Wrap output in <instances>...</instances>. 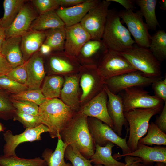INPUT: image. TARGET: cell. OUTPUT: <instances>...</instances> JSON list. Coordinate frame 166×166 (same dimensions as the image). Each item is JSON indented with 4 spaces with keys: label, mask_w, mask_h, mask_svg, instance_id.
Here are the masks:
<instances>
[{
    "label": "cell",
    "mask_w": 166,
    "mask_h": 166,
    "mask_svg": "<svg viewBox=\"0 0 166 166\" xmlns=\"http://www.w3.org/2000/svg\"><path fill=\"white\" fill-rule=\"evenodd\" d=\"M88 117L76 112L60 133V137L68 145L74 147L85 157L90 159L94 154L95 144L90 133Z\"/></svg>",
    "instance_id": "6da1fadb"
},
{
    "label": "cell",
    "mask_w": 166,
    "mask_h": 166,
    "mask_svg": "<svg viewBox=\"0 0 166 166\" xmlns=\"http://www.w3.org/2000/svg\"><path fill=\"white\" fill-rule=\"evenodd\" d=\"M76 112L58 98L48 99L39 105L38 115L49 129L50 137L59 138L60 133Z\"/></svg>",
    "instance_id": "7a4b0ae2"
},
{
    "label": "cell",
    "mask_w": 166,
    "mask_h": 166,
    "mask_svg": "<svg viewBox=\"0 0 166 166\" xmlns=\"http://www.w3.org/2000/svg\"><path fill=\"white\" fill-rule=\"evenodd\" d=\"M120 19L116 9L109 10L101 39L109 50L119 53L131 48L135 44Z\"/></svg>",
    "instance_id": "3957f363"
},
{
    "label": "cell",
    "mask_w": 166,
    "mask_h": 166,
    "mask_svg": "<svg viewBox=\"0 0 166 166\" xmlns=\"http://www.w3.org/2000/svg\"><path fill=\"white\" fill-rule=\"evenodd\" d=\"M163 107L135 109L124 112L129 126V136L127 143L132 152L136 149L139 140L147 132L151 118L160 112Z\"/></svg>",
    "instance_id": "277c9868"
},
{
    "label": "cell",
    "mask_w": 166,
    "mask_h": 166,
    "mask_svg": "<svg viewBox=\"0 0 166 166\" xmlns=\"http://www.w3.org/2000/svg\"><path fill=\"white\" fill-rule=\"evenodd\" d=\"M136 70L148 77H162L160 63L148 48L135 44L130 49L119 53Z\"/></svg>",
    "instance_id": "5b68a950"
},
{
    "label": "cell",
    "mask_w": 166,
    "mask_h": 166,
    "mask_svg": "<svg viewBox=\"0 0 166 166\" xmlns=\"http://www.w3.org/2000/svg\"><path fill=\"white\" fill-rule=\"evenodd\" d=\"M87 121L90 133L95 144L105 146L108 142L113 143L122 150L123 154L117 155L118 157L125 156L132 152L127 143L128 130L125 137L123 138L119 136L109 125L99 119L88 117Z\"/></svg>",
    "instance_id": "8992f818"
},
{
    "label": "cell",
    "mask_w": 166,
    "mask_h": 166,
    "mask_svg": "<svg viewBox=\"0 0 166 166\" xmlns=\"http://www.w3.org/2000/svg\"><path fill=\"white\" fill-rule=\"evenodd\" d=\"M118 93L122 101L124 112L135 109L163 106L164 102L140 87L128 88Z\"/></svg>",
    "instance_id": "52a82bcc"
},
{
    "label": "cell",
    "mask_w": 166,
    "mask_h": 166,
    "mask_svg": "<svg viewBox=\"0 0 166 166\" xmlns=\"http://www.w3.org/2000/svg\"><path fill=\"white\" fill-rule=\"evenodd\" d=\"M111 2L101 1L90 9L80 23L90 35L91 39L101 40Z\"/></svg>",
    "instance_id": "ba28073f"
},
{
    "label": "cell",
    "mask_w": 166,
    "mask_h": 166,
    "mask_svg": "<svg viewBox=\"0 0 166 166\" xmlns=\"http://www.w3.org/2000/svg\"><path fill=\"white\" fill-rule=\"evenodd\" d=\"M79 73L81 90L80 98L81 107L103 90L105 80L99 73L96 66L81 65Z\"/></svg>",
    "instance_id": "9c48e42d"
},
{
    "label": "cell",
    "mask_w": 166,
    "mask_h": 166,
    "mask_svg": "<svg viewBox=\"0 0 166 166\" xmlns=\"http://www.w3.org/2000/svg\"><path fill=\"white\" fill-rule=\"evenodd\" d=\"M118 14L133 37L135 44L139 46L148 48L151 35L140 10L134 12L132 10H122L118 11Z\"/></svg>",
    "instance_id": "30bf717a"
},
{
    "label": "cell",
    "mask_w": 166,
    "mask_h": 166,
    "mask_svg": "<svg viewBox=\"0 0 166 166\" xmlns=\"http://www.w3.org/2000/svg\"><path fill=\"white\" fill-rule=\"evenodd\" d=\"M162 77H150L136 71L123 74L105 80V85L113 93L117 94L126 89L133 87H144L150 85L154 81Z\"/></svg>",
    "instance_id": "8fae6325"
},
{
    "label": "cell",
    "mask_w": 166,
    "mask_h": 166,
    "mask_svg": "<svg viewBox=\"0 0 166 166\" xmlns=\"http://www.w3.org/2000/svg\"><path fill=\"white\" fill-rule=\"evenodd\" d=\"M97 69L105 80L136 71L119 53L109 50L99 63Z\"/></svg>",
    "instance_id": "7c38bea8"
},
{
    "label": "cell",
    "mask_w": 166,
    "mask_h": 166,
    "mask_svg": "<svg viewBox=\"0 0 166 166\" xmlns=\"http://www.w3.org/2000/svg\"><path fill=\"white\" fill-rule=\"evenodd\" d=\"M46 58V65L53 74L64 77L78 73L81 65L77 58L64 51L52 52Z\"/></svg>",
    "instance_id": "4fadbf2b"
},
{
    "label": "cell",
    "mask_w": 166,
    "mask_h": 166,
    "mask_svg": "<svg viewBox=\"0 0 166 166\" xmlns=\"http://www.w3.org/2000/svg\"><path fill=\"white\" fill-rule=\"evenodd\" d=\"M49 132L47 127L43 124L35 128H26L23 132L19 134L14 135L11 130L6 131L3 134L6 142L3 146V155L17 156L15 150L20 144L41 140V134Z\"/></svg>",
    "instance_id": "5bb4252c"
},
{
    "label": "cell",
    "mask_w": 166,
    "mask_h": 166,
    "mask_svg": "<svg viewBox=\"0 0 166 166\" xmlns=\"http://www.w3.org/2000/svg\"><path fill=\"white\" fill-rule=\"evenodd\" d=\"M107 101V95L104 88L97 95L81 106L79 112L88 117L100 120L113 130V122L108 112Z\"/></svg>",
    "instance_id": "9a60e30c"
},
{
    "label": "cell",
    "mask_w": 166,
    "mask_h": 166,
    "mask_svg": "<svg viewBox=\"0 0 166 166\" xmlns=\"http://www.w3.org/2000/svg\"><path fill=\"white\" fill-rule=\"evenodd\" d=\"M27 1L11 25L6 30V39L13 37H22L30 30L32 22L38 16L35 9Z\"/></svg>",
    "instance_id": "2e32d148"
},
{
    "label": "cell",
    "mask_w": 166,
    "mask_h": 166,
    "mask_svg": "<svg viewBox=\"0 0 166 166\" xmlns=\"http://www.w3.org/2000/svg\"><path fill=\"white\" fill-rule=\"evenodd\" d=\"M109 50L101 39H90L81 48L76 58L81 65L97 67Z\"/></svg>",
    "instance_id": "e0dca14e"
},
{
    "label": "cell",
    "mask_w": 166,
    "mask_h": 166,
    "mask_svg": "<svg viewBox=\"0 0 166 166\" xmlns=\"http://www.w3.org/2000/svg\"><path fill=\"white\" fill-rule=\"evenodd\" d=\"M101 1L85 0L83 2L70 7H60L55 11L65 26H70L80 23L88 11Z\"/></svg>",
    "instance_id": "ac0fdd59"
},
{
    "label": "cell",
    "mask_w": 166,
    "mask_h": 166,
    "mask_svg": "<svg viewBox=\"0 0 166 166\" xmlns=\"http://www.w3.org/2000/svg\"><path fill=\"white\" fill-rule=\"evenodd\" d=\"M65 29L64 51L76 58L81 48L91 39V37L80 23L70 26H65Z\"/></svg>",
    "instance_id": "d6986e66"
},
{
    "label": "cell",
    "mask_w": 166,
    "mask_h": 166,
    "mask_svg": "<svg viewBox=\"0 0 166 166\" xmlns=\"http://www.w3.org/2000/svg\"><path fill=\"white\" fill-rule=\"evenodd\" d=\"M104 89L108 96L107 108L108 114L113 124L114 131L121 137L123 126L128 128V123L124 115L123 106L120 96L113 93L105 85Z\"/></svg>",
    "instance_id": "ffe728a7"
},
{
    "label": "cell",
    "mask_w": 166,
    "mask_h": 166,
    "mask_svg": "<svg viewBox=\"0 0 166 166\" xmlns=\"http://www.w3.org/2000/svg\"><path fill=\"white\" fill-rule=\"evenodd\" d=\"M26 72L27 79L25 85L28 90L41 89L46 73L44 57L38 51L27 61Z\"/></svg>",
    "instance_id": "44dd1931"
},
{
    "label": "cell",
    "mask_w": 166,
    "mask_h": 166,
    "mask_svg": "<svg viewBox=\"0 0 166 166\" xmlns=\"http://www.w3.org/2000/svg\"><path fill=\"white\" fill-rule=\"evenodd\" d=\"M64 78L60 97L61 100L74 111L78 112L81 108L79 74L65 76Z\"/></svg>",
    "instance_id": "7402d4cb"
},
{
    "label": "cell",
    "mask_w": 166,
    "mask_h": 166,
    "mask_svg": "<svg viewBox=\"0 0 166 166\" xmlns=\"http://www.w3.org/2000/svg\"><path fill=\"white\" fill-rule=\"evenodd\" d=\"M22 37H11L6 39L2 46L1 54L13 68L23 64L25 61L21 48Z\"/></svg>",
    "instance_id": "603a6c76"
},
{
    "label": "cell",
    "mask_w": 166,
    "mask_h": 166,
    "mask_svg": "<svg viewBox=\"0 0 166 166\" xmlns=\"http://www.w3.org/2000/svg\"><path fill=\"white\" fill-rule=\"evenodd\" d=\"M45 37V31L36 30H29L22 37L21 48L25 61L38 51Z\"/></svg>",
    "instance_id": "cb8c5ba5"
},
{
    "label": "cell",
    "mask_w": 166,
    "mask_h": 166,
    "mask_svg": "<svg viewBox=\"0 0 166 166\" xmlns=\"http://www.w3.org/2000/svg\"><path fill=\"white\" fill-rule=\"evenodd\" d=\"M127 155L139 157L147 164L154 162L166 163V147H151L138 143L136 149L125 156Z\"/></svg>",
    "instance_id": "d4e9b609"
},
{
    "label": "cell",
    "mask_w": 166,
    "mask_h": 166,
    "mask_svg": "<svg viewBox=\"0 0 166 166\" xmlns=\"http://www.w3.org/2000/svg\"><path fill=\"white\" fill-rule=\"evenodd\" d=\"M64 26V23L55 10H52L39 14L31 24L30 30L45 31Z\"/></svg>",
    "instance_id": "484cf974"
},
{
    "label": "cell",
    "mask_w": 166,
    "mask_h": 166,
    "mask_svg": "<svg viewBox=\"0 0 166 166\" xmlns=\"http://www.w3.org/2000/svg\"><path fill=\"white\" fill-rule=\"evenodd\" d=\"M114 146L110 142L105 146L95 144V152L89 159L91 162L103 166H125V163L117 161L112 156V149Z\"/></svg>",
    "instance_id": "4316f807"
},
{
    "label": "cell",
    "mask_w": 166,
    "mask_h": 166,
    "mask_svg": "<svg viewBox=\"0 0 166 166\" xmlns=\"http://www.w3.org/2000/svg\"><path fill=\"white\" fill-rule=\"evenodd\" d=\"M58 139L54 151L46 148L43 152L42 157L46 162L47 166H73L71 163H66L65 160V153L68 145L61 138Z\"/></svg>",
    "instance_id": "83f0119b"
},
{
    "label": "cell",
    "mask_w": 166,
    "mask_h": 166,
    "mask_svg": "<svg viewBox=\"0 0 166 166\" xmlns=\"http://www.w3.org/2000/svg\"><path fill=\"white\" fill-rule=\"evenodd\" d=\"M135 4L140 8V10L145 18L146 23L148 30H156L159 23L156 15V7L158 2L157 0H135Z\"/></svg>",
    "instance_id": "f1b7e54d"
},
{
    "label": "cell",
    "mask_w": 166,
    "mask_h": 166,
    "mask_svg": "<svg viewBox=\"0 0 166 166\" xmlns=\"http://www.w3.org/2000/svg\"><path fill=\"white\" fill-rule=\"evenodd\" d=\"M26 0H5L3 3L4 14L0 21V26L6 30L12 24L21 8L27 1Z\"/></svg>",
    "instance_id": "f546056e"
},
{
    "label": "cell",
    "mask_w": 166,
    "mask_h": 166,
    "mask_svg": "<svg viewBox=\"0 0 166 166\" xmlns=\"http://www.w3.org/2000/svg\"><path fill=\"white\" fill-rule=\"evenodd\" d=\"M65 81V78L57 75L47 76L41 90L43 95L48 99L60 97Z\"/></svg>",
    "instance_id": "4dcf8cb0"
},
{
    "label": "cell",
    "mask_w": 166,
    "mask_h": 166,
    "mask_svg": "<svg viewBox=\"0 0 166 166\" xmlns=\"http://www.w3.org/2000/svg\"><path fill=\"white\" fill-rule=\"evenodd\" d=\"M148 49L160 63L166 59V33L164 30H159L151 35Z\"/></svg>",
    "instance_id": "1f68e13d"
},
{
    "label": "cell",
    "mask_w": 166,
    "mask_h": 166,
    "mask_svg": "<svg viewBox=\"0 0 166 166\" xmlns=\"http://www.w3.org/2000/svg\"><path fill=\"white\" fill-rule=\"evenodd\" d=\"M45 31L46 37L44 43L49 45L53 52L64 51L65 38V26Z\"/></svg>",
    "instance_id": "d6a6232c"
},
{
    "label": "cell",
    "mask_w": 166,
    "mask_h": 166,
    "mask_svg": "<svg viewBox=\"0 0 166 166\" xmlns=\"http://www.w3.org/2000/svg\"><path fill=\"white\" fill-rule=\"evenodd\" d=\"M147 135L140 138L138 143L146 145H166V134L153 122L149 124Z\"/></svg>",
    "instance_id": "836d02e7"
},
{
    "label": "cell",
    "mask_w": 166,
    "mask_h": 166,
    "mask_svg": "<svg viewBox=\"0 0 166 166\" xmlns=\"http://www.w3.org/2000/svg\"><path fill=\"white\" fill-rule=\"evenodd\" d=\"M0 166H47L46 162L40 157L27 159L17 156H0Z\"/></svg>",
    "instance_id": "e575fe53"
},
{
    "label": "cell",
    "mask_w": 166,
    "mask_h": 166,
    "mask_svg": "<svg viewBox=\"0 0 166 166\" xmlns=\"http://www.w3.org/2000/svg\"><path fill=\"white\" fill-rule=\"evenodd\" d=\"M12 100H25L34 102L38 106L46 101L48 98L42 94L41 89L26 90L11 96Z\"/></svg>",
    "instance_id": "d590c367"
},
{
    "label": "cell",
    "mask_w": 166,
    "mask_h": 166,
    "mask_svg": "<svg viewBox=\"0 0 166 166\" xmlns=\"http://www.w3.org/2000/svg\"><path fill=\"white\" fill-rule=\"evenodd\" d=\"M64 158L73 166H93L89 159L84 157L74 146L68 145L65 151Z\"/></svg>",
    "instance_id": "8d00e7d4"
},
{
    "label": "cell",
    "mask_w": 166,
    "mask_h": 166,
    "mask_svg": "<svg viewBox=\"0 0 166 166\" xmlns=\"http://www.w3.org/2000/svg\"><path fill=\"white\" fill-rule=\"evenodd\" d=\"M5 92L0 89V118L7 120L13 118L16 109Z\"/></svg>",
    "instance_id": "74e56055"
},
{
    "label": "cell",
    "mask_w": 166,
    "mask_h": 166,
    "mask_svg": "<svg viewBox=\"0 0 166 166\" xmlns=\"http://www.w3.org/2000/svg\"><path fill=\"white\" fill-rule=\"evenodd\" d=\"M0 89L14 94L26 90L28 88L25 85L20 84L4 75L0 76Z\"/></svg>",
    "instance_id": "f35d334b"
},
{
    "label": "cell",
    "mask_w": 166,
    "mask_h": 166,
    "mask_svg": "<svg viewBox=\"0 0 166 166\" xmlns=\"http://www.w3.org/2000/svg\"><path fill=\"white\" fill-rule=\"evenodd\" d=\"M13 118L14 120L21 122L26 128H35L42 124L38 115H33L16 110Z\"/></svg>",
    "instance_id": "ab89813d"
},
{
    "label": "cell",
    "mask_w": 166,
    "mask_h": 166,
    "mask_svg": "<svg viewBox=\"0 0 166 166\" xmlns=\"http://www.w3.org/2000/svg\"><path fill=\"white\" fill-rule=\"evenodd\" d=\"M16 110L33 115H37L39 106L32 102L25 100H11Z\"/></svg>",
    "instance_id": "60d3db41"
},
{
    "label": "cell",
    "mask_w": 166,
    "mask_h": 166,
    "mask_svg": "<svg viewBox=\"0 0 166 166\" xmlns=\"http://www.w3.org/2000/svg\"><path fill=\"white\" fill-rule=\"evenodd\" d=\"M31 4L39 14L59 8L57 0H33Z\"/></svg>",
    "instance_id": "b9f144b4"
},
{
    "label": "cell",
    "mask_w": 166,
    "mask_h": 166,
    "mask_svg": "<svg viewBox=\"0 0 166 166\" xmlns=\"http://www.w3.org/2000/svg\"><path fill=\"white\" fill-rule=\"evenodd\" d=\"M27 63L26 61L23 64L13 68L6 75L16 82L26 85L27 79Z\"/></svg>",
    "instance_id": "7bdbcfd3"
},
{
    "label": "cell",
    "mask_w": 166,
    "mask_h": 166,
    "mask_svg": "<svg viewBox=\"0 0 166 166\" xmlns=\"http://www.w3.org/2000/svg\"><path fill=\"white\" fill-rule=\"evenodd\" d=\"M154 95L164 102H166V78L154 81L151 85Z\"/></svg>",
    "instance_id": "ee69618b"
},
{
    "label": "cell",
    "mask_w": 166,
    "mask_h": 166,
    "mask_svg": "<svg viewBox=\"0 0 166 166\" xmlns=\"http://www.w3.org/2000/svg\"><path fill=\"white\" fill-rule=\"evenodd\" d=\"M163 106L159 116L156 120L155 124L164 133H166V102Z\"/></svg>",
    "instance_id": "f6af8a7d"
},
{
    "label": "cell",
    "mask_w": 166,
    "mask_h": 166,
    "mask_svg": "<svg viewBox=\"0 0 166 166\" xmlns=\"http://www.w3.org/2000/svg\"><path fill=\"white\" fill-rule=\"evenodd\" d=\"M125 156L126 166H148V164L143 162L139 157L128 155Z\"/></svg>",
    "instance_id": "bcb514c9"
},
{
    "label": "cell",
    "mask_w": 166,
    "mask_h": 166,
    "mask_svg": "<svg viewBox=\"0 0 166 166\" xmlns=\"http://www.w3.org/2000/svg\"><path fill=\"white\" fill-rule=\"evenodd\" d=\"M12 69L5 57L0 53V76L6 75Z\"/></svg>",
    "instance_id": "7dc6e473"
},
{
    "label": "cell",
    "mask_w": 166,
    "mask_h": 166,
    "mask_svg": "<svg viewBox=\"0 0 166 166\" xmlns=\"http://www.w3.org/2000/svg\"><path fill=\"white\" fill-rule=\"evenodd\" d=\"M109 2L118 3L124 7L126 10L133 11L136 8L135 0H107Z\"/></svg>",
    "instance_id": "c3c4849f"
},
{
    "label": "cell",
    "mask_w": 166,
    "mask_h": 166,
    "mask_svg": "<svg viewBox=\"0 0 166 166\" xmlns=\"http://www.w3.org/2000/svg\"><path fill=\"white\" fill-rule=\"evenodd\" d=\"M85 0H57L60 7L67 8L84 2Z\"/></svg>",
    "instance_id": "681fc988"
},
{
    "label": "cell",
    "mask_w": 166,
    "mask_h": 166,
    "mask_svg": "<svg viewBox=\"0 0 166 166\" xmlns=\"http://www.w3.org/2000/svg\"><path fill=\"white\" fill-rule=\"evenodd\" d=\"M38 51L43 57H46L52 52L51 47L48 45L43 43L40 46Z\"/></svg>",
    "instance_id": "f907efd6"
},
{
    "label": "cell",
    "mask_w": 166,
    "mask_h": 166,
    "mask_svg": "<svg viewBox=\"0 0 166 166\" xmlns=\"http://www.w3.org/2000/svg\"><path fill=\"white\" fill-rule=\"evenodd\" d=\"M6 30L0 26V53L2 44L6 39Z\"/></svg>",
    "instance_id": "816d5d0a"
},
{
    "label": "cell",
    "mask_w": 166,
    "mask_h": 166,
    "mask_svg": "<svg viewBox=\"0 0 166 166\" xmlns=\"http://www.w3.org/2000/svg\"><path fill=\"white\" fill-rule=\"evenodd\" d=\"M158 2L159 3L160 7L162 10H166V0H162L158 1Z\"/></svg>",
    "instance_id": "f5cc1de1"
},
{
    "label": "cell",
    "mask_w": 166,
    "mask_h": 166,
    "mask_svg": "<svg viewBox=\"0 0 166 166\" xmlns=\"http://www.w3.org/2000/svg\"><path fill=\"white\" fill-rule=\"evenodd\" d=\"M5 129L6 128L0 122V132L4 131Z\"/></svg>",
    "instance_id": "db71d44e"
},
{
    "label": "cell",
    "mask_w": 166,
    "mask_h": 166,
    "mask_svg": "<svg viewBox=\"0 0 166 166\" xmlns=\"http://www.w3.org/2000/svg\"><path fill=\"white\" fill-rule=\"evenodd\" d=\"M158 166H166V163L162 162H157Z\"/></svg>",
    "instance_id": "11a10c76"
},
{
    "label": "cell",
    "mask_w": 166,
    "mask_h": 166,
    "mask_svg": "<svg viewBox=\"0 0 166 166\" xmlns=\"http://www.w3.org/2000/svg\"><path fill=\"white\" fill-rule=\"evenodd\" d=\"M94 166H103L101 164H95ZM125 166H126V165Z\"/></svg>",
    "instance_id": "9f6ffc18"
},
{
    "label": "cell",
    "mask_w": 166,
    "mask_h": 166,
    "mask_svg": "<svg viewBox=\"0 0 166 166\" xmlns=\"http://www.w3.org/2000/svg\"><path fill=\"white\" fill-rule=\"evenodd\" d=\"M154 166H158V165H157V163L156 164H155V165Z\"/></svg>",
    "instance_id": "6f0895ef"
},
{
    "label": "cell",
    "mask_w": 166,
    "mask_h": 166,
    "mask_svg": "<svg viewBox=\"0 0 166 166\" xmlns=\"http://www.w3.org/2000/svg\"><path fill=\"white\" fill-rule=\"evenodd\" d=\"M1 20V18L0 19V21Z\"/></svg>",
    "instance_id": "680465c9"
}]
</instances>
